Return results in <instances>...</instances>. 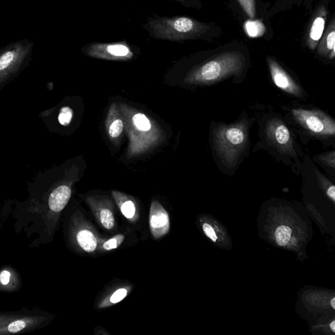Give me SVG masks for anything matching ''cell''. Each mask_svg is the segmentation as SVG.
<instances>
[{"mask_svg":"<svg viewBox=\"0 0 335 335\" xmlns=\"http://www.w3.org/2000/svg\"><path fill=\"white\" fill-rule=\"evenodd\" d=\"M147 28L152 36L157 39L182 41L201 36L207 27L188 17H174L151 19Z\"/></svg>","mask_w":335,"mask_h":335,"instance_id":"cell-1","label":"cell"},{"mask_svg":"<svg viewBox=\"0 0 335 335\" xmlns=\"http://www.w3.org/2000/svg\"><path fill=\"white\" fill-rule=\"evenodd\" d=\"M33 48V42L24 38L0 48V90L30 64Z\"/></svg>","mask_w":335,"mask_h":335,"instance_id":"cell-2","label":"cell"},{"mask_svg":"<svg viewBox=\"0 0 335 335\" xmlns=\"http://www.w3.org/2000/svg\"><path fill=\"white\" fill-rule=\"evenodd\" d=\"M214 135L216 148L225 164L233 166L246 146L247 127L243 124L223 126Z\"/></svg>","mask_w":335,"mask_h":335,"instance_id":"cell-3","label":"cell"},{"mask_svg":"<svg viewBox=\"0 0 335 335\" xmlns=\"http://www.w3.org/2000/svg\"><path fill=\"white\" fill-rule=\"evenodd\" d=\"M244 66L243 56L237 52L223 53L203 64L193 73L194 80L211 83L237 74Z\"/></svg>","mask_w":335,"mask_h":335,"instance_id":"cell-4","label":"cell"},{"mask_svg":"<svg viewBox=\"0 0 335 335\" xmlns=\"http://www.w3.org/2000/svg\"><path fill=\"white\" fill-rule=\"evenodd\" d=\"M292 114L304 128L314 135L322 137L334 136V121L326 114L302 109H294Z\"/></svg>","mask_w":335,"mask_h":335,"instance_id":"cell-5","label":"cell"},{"mask_svg":"<svg viewBox=\"0 0 335 335\" xmlns=\"http://www.w3.org/2000/svg\"><path fill=\"white\" fill-rule=\"evenodd\" d=\"M87 54L91 57L106 59H130L133 52L124 42L113 44H91L86 48Z\"/></svg>","mask_w":335,"mask_h":335,"instance_id":"cell-6","label":"cell"},{"mask_svg":"<svg viewBox=\"0 0 335 335\" xmlns=\"http://www.w3.org/2000/svg\"><path fill=\"white\" fill-rule=\"evenodd\" d=\"M149 227L153 237L159 238L169 232L170 218L169 214L157 202H152L150 214H149Z\"/></svg>","mask_w":335,"mask_h":335,"instance_id":"cell-7","label":"cell"},{"mask_svg":"<svg viewBox=\"0 0 335 335\" xmlns=\"http://www.w3.org/2000/svg\"><path fill=\"white\" fill-rule=\"evenodd\" d=\"M268 63L272 79L278 88L296 97H300L302 95L300 87L276 61L268 59Z\"/></svg>","mask_w":335,"mask_h":335,"instance_id":"cell-8","label":"cell"},{"mask_svg":"<svg viewBox=\"0 0 335 335\" xmlns=\"http://www.w3.org/2000/svg\"><path fill=\"white\" fill-rule=\"evenodd\" d=\"M267 135L279 149L285 152L292 150L291 134L286 127L278 120H271L268 124Z\"/></svg>","mask_w":335,"mask_h":335,"instance_id":"cell-9","label":"cell"},{"mask_svg":"<svg viewBox=\"0 0 335 335\" xmlns=\"http://www.w3.org/2000/svg\"><path fill=\"white\" fill-rule=\"evenodd\" d=\"M71 191L67 185H60L51 194L49 198V205L51 211L59 212L66 207L70 199Z\"/></svg>","mask_w":335,"mask_h":335,"instance_id":"cell-10","label":"cell"},{"mask_svg":"<svg viewBox=\"0 0 335 335\" xmlns=\"http://www.w3.org/2000/svg\"><path fill=\"white\" fill-rule=\"evenodd\" d=\"M326 19V11L324 10L319 11L315 18L308 35V44L310 48L314 49L316 48L319 39L322 37L324 31Z\"/></svg>","mask_w":335,"mask_h":335,"instance_id":"cell-11","label":"cell"},{"mask_svg":"<svg viewBox=\"0 0 335 335\" xmlns=\"http://www.w3.org/2000/svg\"><path fill=\"white\" fill-rule=\"evenodd\" d=\"M334 23L332 22V26H330L326 32L324 37L319 45L318 52L323 56H327L330 59H333L335 56L334 52Z\"/></svg>","mask_w":335,"mask_h":335,"instance_id":"cell-12","label":"cell"},{"mask_svg":"<svg viewBox=\"0 0 335 335\" xmlns=\"http://www.w3.org/2000/svg\"><path fill=\"white\" fill-rule=\"evenodd\" d=\"M77 241L81 248L87 253H92L97 249V239L88 229H82L78 232Z\"/></svg>","mask_w":335,"mask_h":335,"instance_id":"cell-13","label":"cell"},{"mask_svg":"<svg viewBox=\"0 0 335 335\" xmlns=\"http://www.w3.org/2000/svg\"><path fill=\"white\" fill-rule=\"evenodd\" d=\"M245 30L251 37H261L265 32L264 24L260 21H247L245 23Z\"/></svg>","mask_w":335,"mask_h":335,"instance_id":"cell-14","label":"cell"},{"mask_svg":"<svg viewBox=\"0 0 335 335\" xmlns=\"http://www.w3.org/2000/svg\"><path fill=\"white\" fill-rule=\"evenodd\" d=\"M100 223L105 229H112L115 226V218L113 212L108 208H102L98 213Z\"/></svg>","mask_w":335,"mask_h":335,"instance_id":"cell-15","label":"cell"},{"mask_svg":"<svg viewBox=\"0 0 335 335\" xmlns=\"http://www.w3.org/2000/svg\"><path fill=\"white\" fill-rule=\"evenodd\" d=\"M291 236V229L287 226H280L275 232L277 243L280 246H284L289 242Z\"/></svg>","mask_w":335,"mask_h":335,"instance_id":"cell-16","label":"cell"},{"mask_svg":"<svg viewBox=\"0 0 335 335\" xmlns=\"http://www.w3.org/2000/svg\"><path fill=\"white\" fill-rule=\"evenodd\" d=\"M133 122L136 128L141 131H148L151 129V123L146 115L143 113L136 114L133 117Z\"/></svg>","mask_w":335,"mask_h":335,"instance_id":"cell-17","label":"cell"},{"mask_svg":"<svg viewBox=\"0 0 335 335\" xmlns=\"http://www.w3.org/2000/svg\"><path fill=\"white\" fill-rule=\"evenodd\" d=\"M120 211L125 218L133 219L136 214V206L135 203L131 200H126L120 205Z\"/></svg>","mask_w":335,"mask_h":335,"instance_id":"cell-18","label":"cell"},{"mask_svg":"<svg viewBox=\"0 0 335 335\" xmlns=\"http://www.w3.org/2000/svg\"><path fill=\"white\" fill-rule=\"evenodd\" d=\"M73 117V110L69 107H63L60 110L59 117V123L62 126H67L70 123Z\"/></svg>","mask_w":335,"mask_h":335,"instance_id":"cell-19","label":"cell"},{"mask_svg":"<svg viewBox=\"0 0 335 335\" xmlns=\"http://www.w3.org/2000/svg\"><path fill=\"white\" fill-rule=\"evenodd\" d=\"M124 239V236L123 234H119V235L115 236V237L109 239L108 240L103 243V248L106 250V251H111V250L117 248L123 242Z\"/></svg>","mask_w":335,"mask_h":335,"instance_id":"cell-20","label":"cell"},{"mask_svg":"<svg viewBox=\"0 0 335 335\" xmlns=\"http://www.w3.org/2000/svg\"><path fill=\"white\" fill-rule=\"evenodd\" d=\"M238 2L245 13L250 18L254 19L256 13L255 0H238Z\"/></svg>","mask_w":335,"mask_h":335,"instance_id":"cell-21","label":"cell"},{"mask_svg":"<svg viewBox=\"0 0 335 335\" xmlns=\"http://www.w3.org/2000/svg\"><path fill=\"white\" fill-rule=\"evenodd\" d=\"M123 131V122L120 119H116L111 123L109 129V134L111 137H119Z\"/></svg>","mask_w":335,"mask_h":335,"instance_id":"cell-22","label":"cell"},{"mask_svg":"<svg viewBox=\"0 0 335 335\" xmlns=\"http://www.w3.org/2000/svg\"><path fill=\"white\" fill-rule=\"evenodd\" d=\"M127 294H128V290L125 289V288H120V289H117V291L114 292V294L111 296L109 301H110L111 304L119 303L126 298Z\"/></svg>","mask_w":335,"mask_h":335,"instance_id":"cell-23","label":"cell"},{"mask_svg":"<svg viewBox=\"0 0 335 335\" xmlns=\"http://www.w3.org/2000/svg\"><path fill=\"white\" fill-rule=\"evenodd\" d=\"M26 323L22 320H17L13 321L8 326V330L12 333H16V332L21 331L26 327Z\"/></svg>","mask_w":335,"mask_h":335,"instance_id":"cell-24","label":"cell"},{"mask_svg":"<svg viewBox=\"0 0 335 335\" xmlns=\"http://www.w3.org/2000/svg\"><path fill=\"white\" fill-rule=\"evenodd\" d=\"M202 229L205 235L210 239H211L212 241L216 242L218 240V236L216 235V232L211 225L207 224V223H204L203 225Z\"/></svg>","mask_w":335,"mask_h":335,"instance_id":"cell-25","label":"cell"},{"mask_svg":"<svg viewBox=\"0 0 335 335\" xmlns=\"http://www.w3.org/2000/svg\"><path fill=\"white\" fill-rule=\"evenodd\" d=\"M321 160L326 163L328 166L334 167V152L332 151L331 153L328 154L327 155L322 156Z\"/></svg>","mask_w":335,"mask_h":335,"instance_id":"cell-26","label":"cell"},{"mask_svg":"<svg viewBox=\"0 0 335 335\" xmlns=\"http://www.w3.org/2000/svg\"><path fill=\"white\" fill-rule=\"evenodd\" d=\"M10 272L6 271V270L1 272V274H0V281H1L2 284L7 285L10 282Z\"/></svg>","mask_w":335,"mask_h":335,"instance_id":"cell-27","label":"cell"},{"mask_svg":"<svg viewBox=\"0 0 335 335\" xmlns=\"http://www.w3.org/2000/svg\"><path fill=\"white\" fill-rule=\"evenodd\" d=\"M327 195L332 201L335 200V187L333 185H330L327 190Z\"/></svg>","mask_w":335,"mask_h":335,"instance_id":"cell-28","label":"cell"},{"mask_svg":"<svg viewBox=\"0 0 335 335\" xmlns=\"http://www.w3.org/2000/svg\"><path fill=\"white\" fill-rule=\"evenodd\" d=\"M330 329H331L332 332H335V321L334 320L330 324Z\"/></svg>","mask_w":335,"mask_h":335,"instance_id":"cell-29","label":"cell"},{"mask_svg":"<svg viewBox=\"0 0 335 335\" xmlns=\"http://www.w3.org/2000/svg\"><path fill=\"white\" fill-rule=\"evenodd\" d=\"M335 298H332L331 301H330V305L332 306V308H333V309H335Z\"/></svg>","mask_w":335,"mask_h":335,"instance_id":"cell-30","label":"cell"}]
</instances>
